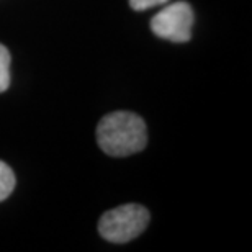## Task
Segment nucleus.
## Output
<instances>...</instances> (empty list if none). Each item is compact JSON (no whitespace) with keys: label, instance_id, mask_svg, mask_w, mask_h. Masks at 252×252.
Listing matches in <instances>:
<instances>
[{"label":"nucleus","instance_id":"obj_6","mask_svg":"<svg viewBox=\"0 0 252 252\" xmlns=\"http://www.w3.org/2000/svg\"><path fill=\"white\" fill-rule=\"evenodd\" d=\"M165 2H167V0H129V5L136 12H143V10L156 7V5H162Z\"/></svg>","mask_w":252,"mask_h":252},{"label":"nucleus","instance_id":"obj_3","mask_svg":"<svg viewBox=\"0 0 252 252\" xmlns=\"http://www.w3.org/2000/svg\"><path fill=\"white\" fill-rule=\"evenodd\" d=\"M193 10L187 2L167 5L151 20V30L156 36L172 43H185L191 38Z\"/></svg>","mask_w":252,"mask_h":252},{"label":"nucleus","instance_id":"obj_1","mask_svg":"<svg viewBox=\"0 0 252 252\" xmlns=\"http://www.w3.org/2000/svg\"><path fill=\"white\" fill-rule=\"evenodd\" d=\"M97 143L105 154L115 158L139 153L148 144L144 120L131 112L108 113L97 126Z\"/></svg>","mask_w":252,"mask_h":252},{"label":"nucleus","instance_id":"obj_2","mask_svg":"<svg viewBox=\"0 0 252 252\" xmlns=\"http://www.w3.org/2000/svg\"><path fill=\"white\" fill-rule=\"evenodd\" d=\"M149 211L141 205H122L107 211L98 221V233L103 239L123 244L143 233L149 224Z\"/></svg>","mask_w":252,"mask_h":252},{"label":"nucleus","instance_id":"obj_4","mask_svg":"<svg viewBox=\"0 0 252 252\" xmlns=\"http://www.w3.org/2000/svg\"><path fill=\"white\" fill-rule=\"evenodd\" d=\"M15 189V174L7 164L0 160V201L8 198Z\"/></svg>","mask_w":252,"mask_h":252},{"label":"nucleus","instance_id":"obj_5","mask_svg":"<svg viewBox=\"0 0 252 252\" xmlns=\"http://www.w3.org/2000/svg\"><path fill=\"white\" fill-rule=\"evenodd\" d=\"M10 85V53L0 44V92H5Z\"/></svg>","mask_w":252,"mask_h":252}]
</instances>
